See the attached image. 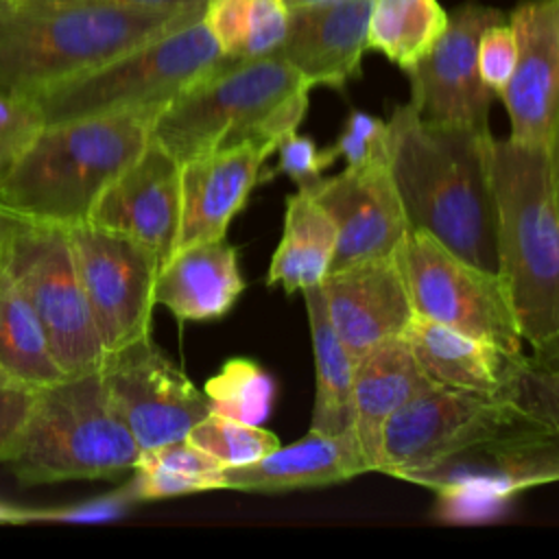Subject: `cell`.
<instances>
[{"instance_id": "cell-1", "label": "cell", "mask_w": 559, "mask_h": 559, "mask_svg": "<svg viewBox=\"0 0 559 559\" xmlns=\"http://www.w3.org/2000/svg\"><path fill=\"white\" fill-rule=\"evenodd\" d=\"M389 124V166L411 229L456 255L498 271L496 197L487 129L430 122L400 105Z\"/></svg>"}, {"instance_id": "cell-14", "label": "cell", "mask_w": 559, "mask_h": 559, "mask_svg": "<svg viewBox=\"0 0 559 559\" xmlns=\"http://www.w3.org/2000/svg\"><path fill=\"white\" fill-rule=\"evenodd\" d=\"M504 13L467 2L450 13L432 50L408 70L411 105L421 118L441 124L487 129L493 92L478 74V39Z\"/></svg>"}, {"instance_id": "cell-36", "label": "cell", "mask_w": 559, "mask_h": 559, "mask_svg": "<svg viewBox=\"0 0 559 559\" xmlns=\"http://www.w3.org/2000/svg\"><path fill=\"white\" fill-rule=\"evenodd\" d=\"M518 37L509 22L489 24L478 39V74L483 83L498 96L515 68Z\"/></svg>"}, {"instance_id": "cell-41", "label": "cell", "mask_w": 559, "mask_h": 559, "mask_svg": "<svg viewBox=\"0 0 559 559\" xmlns=\"http://www.w3.org/2000/svg\"><path fill=\"white\" fill-rule=\"evenodd\" d=\"M546 159H548V173H550L555 199H557V205H559V120H557V127L552 131L550 142L546 146Z\"/></svg>"}, {"instance_id": "cell-23", "label": "cell", "mask_w": 559, "mask_h": 559, "mask_svg": "<svg viewBox=\"0 0 559 559\" xmlns=\"http://www.w3.org/2000/svg\"><path fill=\"white\" fill-rule=\"evenodd\" d=\"M242 290L238 253L221 238L177 249L157 271L153 299L179 321H212L227 314Z\"/></svg>"}, {"instance_id": "cell-40", "label": "cell", "mask_w": 559, "mask_h": 559, "mask_svg": "<svg viewBox=\"0 0 559 559\" xmlns=\"http://www.w3.org/2000/svg\"><path fill=\"white\" fill-rule=\"evenodd\" d=\"M76 2V0H66ZM85 2H109L120 7L153 9V11H203L205 0H85Z\"/></svg>"}, {"instance_id": "cell-4", "label": "cell", "mask_w": 559, "mask_h": 559, "mask_svg": "<svg viewBox=\"0 0 559 559\" xmlns=\"http://www.w3.org/2000/svg\"><path fill=\"white\" fill-rule=\"evenodd\" d=\"M159 114L124 111L44 124L0 188L17 218L85 223L100 192L146 148Z\"/></svg>"}, {"instance_id": "cell-39", "label": "cell", "mask_w": 559, "mask_h": 559, "mask_svg": "<svg viewBox=\"0 0 559 559\" xmlns=\"http://www.w3.org/2000/svg\"><path fill=\"white\" fill-rule=\"evenodd\" d=\"M131 504V496L120 489L116 493L83 502L79 507H66V509H50V511H31V520H61V522H98V520H111L122 515Z\"/></svg>"}, {"instance_id": "cell-28", "label": "cell", "mask_w": 559, "mask_h": 559, "mask_svg": "<svg viewBox=\"0 0 559 559\" xmlns=\"http://www.w3.org/2000/svg\"><path fill=\"white\" fill-rule=\"evenodd\" d=\"M284 0H205L203 24L229 61L275 55L288 31Z\"/></svg>"}, {"instance_id": "cell-42", "label": "cell", "mask_w": 559, "mask_h": 559, "mask_svg": "<svg viewBox=\"0 0 559 559\" xmlns=\"http://www.w3.org/2000/svg\"><path fill=\"white\" fill-rule=\"evenodd\" d=\"M0 522H11V524L31 522V511L28 509H17V507L7 504V502L0 500Z\"/></svg>"}, {"instance_id": "cell-30", "label": "cell", "mask_w": 559, "mask_h": 559, "mask_svg": "<svg viewBox=\"0 0 559 559\" xmlns=\"http://www.w3.org/2000/svg\"><path fill=\"white\" fill-rule=\"evenodd\" d=\"M203 393L212 413L260 426L271 413L275 382L258 362L231 358L205 382Z\"/></svg>"}, {"instance_id": "cell-19", "label": "cell", "mask_w": 559, "mask_h": 559, "mask_svg": "<svg viewBox=\"0 0 559 559\" xmlns=\"http://www.w3.org/2000/svg\"><path fill=\"white\" fill-rule=\"evenodd\" d=\"M271 153L242 142L194 155L179 166L181 218L177 249L221 240L242 210Z\"/></svg>"}, {"instance_id": "cell-32", "label": "cell", "mask_w": 559, "mask_h": 559, "mask_svg": "<svg viewBox=\"0 0 559 559\" xmlns=\"http://www.w3.org/2000/svg\"><path fill=\"white\" fill-rule=\"evenodd\" d=\"M44 124L33 96L0 92V188Z\"/></svg>"}, {"instance_id": "cell-31", "label": "cell", "mask_w": 559, "mask_h": 559, "mask_svg": "<svg viewBox=\"0 0 559 559\" xmlns=\"http://www.w3.org/2000/svg\"><path fill=\"white\" fill-rule=\"evenodd\" d=\"M186 439L214 456L223 467L253 463L282 445L275 432L218 413H207L192 426Z\"/></svg>"}, {"instance_id": "cell-3", "label": "cell", "mask_w": 559, "mask_h": 559, "mask_svg": "<svg viewBox=\"0 0 559 559\" xmlns=\"http://www.w3.org/2000/svg\"><path fill=\"white\" fill-rule=\"evenodd\" d=\"M500 275L533 360L559 369V205L546 148L511 138L491 144Z\"/></svg>"}, {"instance_id": "cell-38", "label": "cell", "mask_w": 559, "mask_h": 559, "mask_svg": "<svg viewBox=\"0 0 559 559\" xmlns=\"http://www.w3.org/2000/svg\"><path fill=\"white\" fill-rule=\"evenodd\" d=\"M513 400L537 417L559 426V369L535 365L526 356L513 389Z\"/></svg>"}, {"instance_id": "cell-22", "label": "cell", "mask_w": 559, "mask_h": 559, "mask_svg": "<svg viewBox=\"0 0 559 559\" xmlns=\"http://www.w3.org/2000/svg\"><path fill=\"white\" fill-rule=\"evenodd\" d=\"M421 371L437 384L480 393L513 397V389L526 356H513L498 345L413 314L402 332Z\"/></svg>"}, {"instance_id": "cell-13", "label": "cell", "mask_w": 559, "mask_h": 559, "mask_svg": "<svg viewBox=\"0 0 559 559\" xmlns=\"http://www.w3.org/2000/svg\"><path fill=\"white\" fill-rule=\"evenodd\" d=\"M513 404V397L480 395L432 382L384 424L376 472L406 480L493 426Z\"/></svg>"}, {"instance_id": "cell-9", "label": "cell", "mask_w": 559, "mask_h": 559, "mask_svg": "<svg viewBox=\"0 0 559 559\" xmlns=\"http://www.w3.org/2000/svg\"><path fill=\"white\" fill-rule=\"evenodd\" d=\"M0 264L28 297L61 369L68 376L100 371L107 352L79 280L68 227L15 216Z\"/></svg>"}, {"instance_id": "cell-2", "label": "cell", "mask_w": 559, "mask_h": 559, "mask_svg": "<svg viewBox=\"0 0 559 559\" xmlns=\"http://www.w3.org/2000/svg\"><path fill=\"white\" fill-rule=\"evenodd\" d=\"M201 15L85 0H0V92L33 96Z\"/></svg>"}, {"instance_id": "cell-24", "label": "cell", "mask_w": 559, "mask_h": 559, "mask_svg": "<svg viewBox=\"0 0 559 559\" xmlns=\"http://www.w3.org/2000/svg\"><path fill=\"white\" fill-rule=\"evenodd\" d=\"M428 384L432 380L421 371L402 336L376 345L356 360L352 391L354 435L371 472L378 469L384 424Z\"/></svg>"}, {"instance_id": "cell-12", "label": "cell", "mask_w": 559, "mask_h": 559, "mask_svg": "<svg viewBox=\"0 0 559 559\" xmlns=\"http://www.w3.org/2000/svg\"><path fill=\"white\" fill-rule=\"evenodd\" d=\"M100 376L140 450L186 439L212 413L205 393L164 356L151 334L109 352Z\"/></svg>"}, {"instance_id": "cell-5", "label": "cell", "mask_w": 559, "mask_h": 559, "mask_svg": "<svg viewBox=\"0 0 559 559\" xmlns=\"http://www.w3.org/2000/svg\"><path fill=\"white\" fill-rule=\"evenodd\" d=\"M310 90L280 55L227 61L155 118L151 140L179 164L242 142L275 153L280 140L304 120Z\"/></svg>"}, {"instance_id": "cell-18", "label": "cell", "mask_w": 559, "mask_h": 559, "mask_svg": "<svg viewBox=\"0 0 559 559\" xmlns=\"http://www.w3.org/2000/svg\"><path fill=\"white\" fill-rule=\"evenodd\" d=\"M319 286L330 321L354 360L402 336L415 314L395 253L334 269Z\"/></svg>"}, {"instance_id": "cell-26", "label": "cell", "mask_w": 559, "mask_h": 559, "mask_svg": "<svg viewBox=\"0 0 559 559\" xmlns=\"http://www.w3.org/2000/svg\"><path fill=\"white\" fill-rule=\"evenodd\" d=\"M304 293V304L310 323L314 354V406L310 430L341 435L354 430V365L356 360L338 338L321 293V286H310Z\"/></svg>"}, {"instance_id": "cell-37", "label": "cell", "mask_w": 559, "mask_h": 559, "mask_svg": "<svg viewBox=\"0 0 559 559\" xmlns=\"http://www.w3.org/2000/svg\"><path fill=\"white\" fill-rule=\"evenodd\" d=\"M37 391L0 369V463H9L31 417Z\"/></svg>"}, {"instance_id": "cell-35", "label": "cell", "mask_w": 559, "mask_h": 559, "mask_svg": "<svg viewBox=\"0 0 559 559\" xmlns=\"http://www.w3.org/2000/svg\"><path fill=\"white\" fill-rule=\"evenodd\" d=\"M277 166L271 170L273 175L288 177L297 190L314 188L325 175V168L336 159L332 146L319 148L308 135H299L297 131L284 135L275 146Z\"/></svg>"}, {"instance_id": "cell-29", "label": "cell", "mask_w": 559, "mask_h": 559, "mask_svg": "<svg viewBox=\"0 0 559 559\" xmlns=\"http://www.w3.org/2000/svg\"><path fill=\"white\" fill-rule=\"evenodd\" d=\"M448 20L450 13L437 0H373L367 48L408 72L432 50Z\"/></svg>"}, {"instance_id": "cell-33", "label": "cell", "mask_w": 559, "mask_h": 559, "mask_svg": "<svg viewBox=\"0 0 559 559\" xmlns=\"http://www.w3.org/2000/svg\"><path fill=\"white\" fill-rule=\"evenodd\" d=\"M332 151L345 159L347 168L389 162V124L371 114L352 109Z\"/></svg>"}, {"instance_id": "cell-15", "label": "cell", "mask_w": 559, "mask_h": 559, "mask_svg": "<svg viewBox=\"0 0 559 559\" xmlns=\"http://www.w3.org/2000/svg\"><path fill=\"white\" fill-rule=\"evenodd\" d=\"M179 162L155 140L100 192L87 223L129 236L164 264L177 247L181 218Z\"/></svg>"}, {"instance_id": "cell-17", "label": "cell", "mask_w": 559, "mask_h": 559, "mask_svg": "<svg viewBox=\"0 0 559 559\" xmlns=\"http://www.w3.org/2000/svg\"><path fill=\"white\" fill-rule=\"evenodd\" d=\"M310 192L336 225L330 271L393 253L411 229L389 162L345 166L341 175L323 177Z\"/></svg>"}, {"instance_id": "cell-7", "label": "cell", "mask_w": 559, "mask_h": 559, "mask_svg": "<svg viewBox=\"0 0 559 559\" xmlns=\"http://www.w3.org/2000/svg\"><path fill=\"white\" fill-rule=\"evenodd\" d=\"M227 61L203 20H194L33 98L46 124L124 111L162 114Z\"/></svg>"}, {"instance_id": "cell-6", "label": "cell", "mask_w": 559, "mask_h": 559, "mask_svg": "<svg viewBox=\"0 0 559 559\" xmlns=\"http://www.w3.org/2000/svg\"><path fill=\"white\" fill-rule=\"evenodd\" d=\"M140 445L114 408L100 371L66 376L37 391L9 459L22 485L105 478L133 472Z\"/></svg>"}, {"instance_id": "cell-44", "label": "cell", "mask_w": 559, "mask_h": 559, "mask_svg": "<svg viewBox=\"0 0 559 559\" xmlns=\"http://www.w3.org/2000/svg\"><path fill=\"white\" fill-rule=\"evenodd\" d=\"M288 4V9H297V7H308V4H317V2H328V0H284Z\"/></svg>"}, {"instance_id": "cell-43", "label": "cell", "mask_w": 559, "mask_h": 559, "mask_svg": "<svg viewBox=\"0 0 559 559\" xmlns=\"http://www.w3.org/2000/svg\"><path fill=\"white\" fill-rule=\"evenodd\" d=\"M13 221H15V216L9 214V212H4V210L0 207V262H2V253H4V247H7L9 234H11Z\"/></svg>"}, {"instance_id": "cell-16", "label": "cell", "mask_w": 559, "mask_h": 559, "mask_svg": "<svg viewBox=\"0 0 559 559\" xmlns=\"http://www.w3.org/2000/svg\"><path fill=\"white\" fill-rule=\"evenodd\" d=\"M518 59L498 94L511 122V140L546 148L559 120V0H524L509 17Z\"/></svg>"}, {"instance_id": "cell-10", "label": "cell", "mask_w": 559, "mask_h": 559, "mask_svg": "<svg viewBox=\"0 0 559 559\" xmlns=\"http://www.w3.org/2000/svg\"><path fill=\"white\" fill-rule=\"evenodd\" d=\"M393 253L415 314L480 336L513 356L524 354L511 293L500 271L467 262L419 229H408Z\"/></svg>"}, {"instance_id": "cell-21", "label": "cell", "mask_w": 559, "mask_h": 559, "mask_svg": "<svg viewBox=\"0 0 559 559\" xmlns=\"http://www.w3.org/2000/svg\"><path fill=\"white\" fill-rule=\"evenodd\" d=\"M371 472L354 430L325 435L308 430L299 441L280 445L266 456L223 467L221 489L249 493H282L345 483Z\"/></svg>"}, {"instance_id": "cell-20", "label": "cell", "mask_w": 559, "mask_h": 559, "mask_svg": "<svg viewBox=\"0 0 559 559\" xmlns=\"http://www.w3.org/2000/svg\"><path fill=\"white\" fill-rule=\"evenodd\" d=\"M371 2L328 0L290 9L284 44L275 55L310 87H343L360 70Z\"/></svg>"}, {"instance_id": "cell-8", "label": "cell", "mask_w": 559, "mask_h": 559, "mask_svg": "<svg viewBox=\"0 0 559 559\" xmlns=\"http://www.w3.org/2000/svg\"><path fill=\"white\" fill-rule=\"evenodd\" d=\"M406 480L432 489L448 504H500L520 491L559 483V426L515 402L493 426Z\"/></svg>"}, {"instance_id": "cell-34", "label": "cell", "mask_w": 559, "mask_h": 559, "mask_svg": "<svg viewBox=\"0 0 559 559\" xmlns=\"http://www.w3.org/2000/svg\"><path fill=\"white\" fill-rule=\"evenodd\" d=\"M135 465H153L181 474L186 478L197 480L203 487V491L221 489L223 465L214 456L190 443L188 439H177L148 450H140Z\"/></svg>"}, {"instance_id": "cell-27", "label": "cell", "mask_w": 559, "mask_h": 559, "mask_svg": "<svg viewBox=\"0 0 559 559\" xmlns=\"http://www.w3.org/2000/svg\"><path fill=\"white\" fill-rule=\"evenodd\" d=\"M0 369L17 382L46 389L68 373L55 358L48 334L28 297L0 264Z\"/></svg>"}, {"instance_id": "cell-25", "label": "cell", "mask_w": 559, "mask_h": 559, "mask_svg": "<svg viewBox=\"0 0 559 559\" xmlns=\"http://www.w3.org/2000/svg\"><path fill=\"white\" fill-rule=\"evenodd\" d=\"M336 251V225L310 190H297L286 199L284 229L271 258L266 284L286 293L321 284Z\"/></svg>"}, {"instance_id": "cell-11", "label": "cell", "mask_w": 559, "mask_h": 559, "mask_svg": "<svg viewBox=\"0 0 559 559\" xmlns=\"http://www.w3.org/2000/svg\"><path fill=\"white\" fill-rule=\"evenodd\" d=\"M68 236L105 352L148 336L162 266L157 255L142 242L87 221L70 225Z\"/></svg>"}]
</instances>
